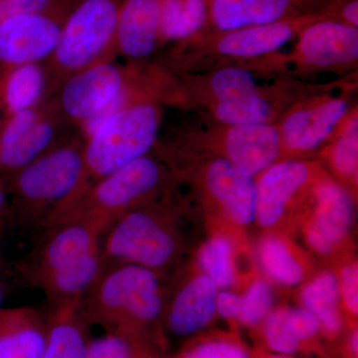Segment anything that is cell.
I'll return each instance as SVG.
<instances>
[{
	"label": "cell",
	"instance_id": "6da1fadb",
	"mask_svg": "<svg viewBox=\"0 0 358 358\" xmlns=\"http://www.w3.org/2000/svg\"><path fill=\"white\" fill-rule=\"evenodd\" d=\"M106 231L93 219L69 216L42 233L28 273L55 308L79 305L102 274Z\"/></svg>",
	"mask_w": 358,
	"mask_h": 358
},
{
	"label": "cell",
	"instance_id": "7a4b0ae2",
	"mask_svg": "<svg viewBox=\"0 0 358 358\" xmlns=\"http://www.w3.org/2000/svg\"><path fill=\"white\" fill-rule=\"evenodd\" d=\"M84 140L59 141L7 183L9 215L20 227L44 232L84 189Z\"/></svg>",
	"mask_w": 358,
	"mask_h": 358
},
{
	"label": "cell",
	"instance_id": "3957f363",
	"mask_svg": "<svg viewBox=\"0 0 358 358\" xmlns=\"http://www.w3.org/2000/svg\"><path fill=\"white\" fill-rule=\"evenodd\" d=\"M78 310L83 319L133 338L164 313L160 274L129 264L106 267Z\"/></svg>",
	"mask_w": 358,
	"mask_h": 358
},
{
	"label": "cell",
	"instance_id": "277c9868",
	"mask_svg": "<svg viewBox=\"0 0 358 358\" xmlns=\"http://www.w3.org/2000/svg\"><path fill=\"white\" fill-rule=\"evenodd\" d=\"M122 0H79L44 65L49 85H60L79 71L113 61L115 30Z\"/></svg>",
	"mask_w": 358,
	"mask_h": 358
},
{
	"label": "cell",
	"instance_id": "5b68a950",
	"mask_svg": "<svg viewBox=\"0 0 358 358\" xmlns=\"http://www.w3.org/2000/svg\"><path fill=\"white\" fill-rule=\"evenodd\" d=\"M159 126L155 101L134 103L106 120L84 141L83 192L99 179L148 155L157 143Z\"/></svg>",
	"mask_w": 358,
	"mask_h": 358
},
{
	"label": "cell",
	"instance_id": "8992f818",
	"mask_svg": "<svg viewBox=\"0 0 358 358\" xmlns=\"http://www.w3.org/2000/svg\"><path fill=\"white\" fill-rule=\"evenodd\" d=\"M178 249L173 218L154 208L152 201L110 224L101 244L105 268L129 264L159 274L176 261Z\"/></svg>",
	"mask_w": 358,
	"mask_h": 358
},
{
	"label": "cell",
	"instance_id": "52a82bcc",
	"mask_svg": "<svg viewBox=\"0 0 358 358\" xmlns=\"http://www.w3.org/2000/svg\"><path fill=\"white\" fill-rule=\"evenodd\" d=\"M166 180L164 166L145 155L88 186L55 222L79 216L94 219L108 229L127 212L152 201Z\"/></svg>",
	"mask_w": 358,
	"mask_h": 358
},
{
	"label": "cell",
	"instance_id": "ba28073f",
	"mask_svg": "<svg viewBox=\"0 0 358 358\" xmlns=\"http://www.w3.org/2000/svg\"><path fill=\"white\" fill-rule=\"evenodd\" d=\"M79 0H54L37 13L13 16L0 23V69L37 64L50 58L63 26Z\"/></svg>",
	"mask_w": 358,
	"mask_h": 358
},
{
	"label": "cell",
	"instance_id": "9c48e42d",
	"mask_svg": "<svg viewBox=\"0 0 358 358\" xmlns=\"http://www.w3.org/2000/svg\"><path fill=\"white\" fill-rule=\"evenodd\" d=\"M65 121L55 100H45L2 122L0 178L7 185L21 169L57 145L61 126Z\"/></svg>",
	"mask_w": 358,
	"mask_h": 358
},
{
	"label": "cell",
	"instance_id": "30bf717a",
	"mask_svg": "<svg viewBox=\"0 0 358 358\" xmlns=\"http://www.w3.org/2000/svg\"><path fill=\"white\" fill-rule=\"evenodd\" d=\"M131 71V66L124 67L113 61L90 66L67 78L54 100L66 121L80 128L119 95Z\"/></svg>",
	"mask_w": 358,
	"mask_h": 358
},
{
	"label": "cell",
	"instance_id": "8fae6325",
	"mask_svg": "<svg viewBox=\"0 0 358 358\" xmlns=\"http://www.w3.org/2000/svg\"><path fill=\"white\" fill-rule=\"evenodd\" d=\"M350 113L343 96H320L300 103L284 115L278 126L282 155H307L331 141Z\"/></svg>",
	"mask_w": 358,
	"mask_h": 358
},
{
	"label": "cell",
	"instance_id": "7c38bea8",
	"mask_svg": "<svg viewBox=\"0 0 358 358\" xmlns=\"http://www.w3.org/2000/svg\"><path fill=\"white\" fill-rule=\"evenodd\" d=\"M324 174L317 164L305 160L275 162L257 176L256 220L263 227L275 226L296 200L313 192Z\"/></svg>",
	"mask_w": 358,
	"mask_h": 358
},
{
	"label": "cell",
	"instance_id": "4fadbf2b",
	"mask_svg": "<svg viewBox=\"0 0 358 358\" xmlns=\"http://www.w3.org/2000/svg\"><path fill=\"white\" fill-rule=\"evenodd\" d=\"M341 0H209L208 25L214 31L268 24L301 16L327 17Z\"/></svg>",
	"mask_w": 358,
	"mask_h": 358
},
{
	"label": "cell",
	"instance_id": "5bb4252c",
	"mask_svg": "<svg viewBox=\"0 0 358 358\" xmlns=\"http://www.w3.org/2000/svg\"><path fill=\"white\" fill-rule=\"evenodd\" d=\"M313 216L305 228L308 246L327 255L348 236L355 219V206L345 187L324 174L313 190Z\"/></svg>",
	"mask_w": 358,
	"mask_h": 358
},
{
	"label": "cell",
	"instance_id": "9a60e30c",
	"mask_svg": "<svg viewBox=\"0 0 358 358\" xmlns=\"http://www.w3.org/2000/svg\"><path fill=\"white\" fill-rule=\"evenodd\" d=\"M324 16H301L268 24L253 25L229 31H214L205 37L207 43L226 57L250 59L275 53L308 25Z\"/></svg>",
	"mask_w": 358,
	"mask_h": 358
},
{
	"label": "cell",
	"instance_id": "2e32d148",
	"mask_svg": "<svg viewBox=\"0 0 358 358\" xmlns=\"http://www.w3.org/2000/svg\"><path fill=\"white\" fill-rule=\"evenodd\" d=\"M298 37L294 55L301 64L326 69L357 61L358 28L341 21L322 18Z\"/></svg>",
	"mask_w": 358,
	"mask_h": 358
},
{
	"label": "cell",
	"instance_id": "e0dca14e",
	"mask_svg": "<svg viewBox=\"0 0 358 358\" xmlns=\"http://www.w3.org/2000/svg\"><path fill=\"white\" fill-rule=\"evenodd\" d=\"M224 159L256 178L282 157L279 128L273 122L225 126L220 133Z\"/></svg>",
	"mask_w": 358,
	"mask_h": 358
},
{
	"label": "cell",
	"instance_id": "ac0fdd59",
	"mask_svg": "<svg viewBox=\"0 0 358 358\" xmlns=\"http://www.w3.org/2000/svg\"><path fill=\"white\" fill-rule=\"evenodd\" d=\"M204 185L211 199L233 223L244 226L256 220V178L241 173L223 157L207 166Z\"/></svg>",
	"mask_w": 358,
	"mask_h": 358
},
{
	"label": "cell",
	"instance_id": "d6986e66",
	"mask_svg": "<svg viewBox=\"0 0 358 358\" xmlns=\"http://www.w3.org/2000/svg\"><path fill=\"white\" fill-rule=\"evenodd\" d=\"M159 45V0H122L115 50L131 60L152 55Z\"/></svg>",
	"mask_w": 358,
	"mask_h": 358
},
{
	"label": "cell",
	"instance_id": "ffe728a7",
	"mask_svg": "<svg viewBox=\"0 0 358 358\" xmlns=\"http://www.w3.org/2000/svg\"><path fill=\"white\" fill-rule=\"evenodd\" d=\"M219 289L203 274L185 282L176 294L166 313L169 331L178 336H189L210 324L216 315Z\"/></svg>",
	"mask_w": 358,
	"mask_h": 358
},
{
	"label": "cell",
	"instance_id": "44dd1931",
	"mask_svg": "<svg viewBox=\"0 0 358 358\" xmlns=\"http://www.w3.org/2000/svg\"><path fill=\"white\" fill-rule=\"evenodd\" d=\"M49 86L48 75L41 63L0 69V124L44 102Z\"/></svg>",
	"mask_w": 358,
	"mask_h": 358
},
{
	"label": "cell",
	"instance_id": "7402d4cb",
	"mask_svg": "<svg viewBox=\"0 0 358 358\" xmlns=\"http://www.w3.org/2000/svg\"><path fill=\"white\" fill-rule=\"evenodd\" d=\"M39 313L31 308L0 310V358H40L47 343Z\"/></svg>",
	"mask_w": 358,
	"mask_h": 358
},
{
	"label": "cell",
	"instance_id": "603a6c76",
	"mask_svg": "<svg viewBox=\"0 0 358 358\" xmlns=\"http://www.w3.org/2000/svg\"><path fill=\"white\" fill-rule=\"evenodd\" d=\"M209 0H159V44L187 41L208 25Z\"/></svg>",
	"mask_w": 358,
	"mask_h": 358
},
{
	"label": "cell",
	"instance_id": "cb8c5ba5",
	"mask_svg": "<svg viewBox=\"0 0 358 358\" xmlns=\"http://www.w3.org/2000/svg\"><path fill=\"white\" fill-rule=\"evenodd\" d=\"M301 300L303 308L317 319L320 331L327 338H336L341 334V294L338 279L334 273L326 271L308 282L301 291Z\"/></svg>",
	"mask_w": 358,
	"mask_h": 358
},
{
	"label": "cell",
	"instance_id": "d4e9b609",
	"mask_svg": "<svg viewBox=\"0 0 358 358\" xmlns=\"http://www.w3.org/2000/svg\"><path fill=\"white\" fill-rule=\"evenodd\" d=\"M78 305L56 307L40 358H86L87 341Z\"/></svg>",
	"mask_w": 358,
	"mask_h": 358
},
{
	"label": "cell",
	"instance_id": "484cf974",
	"mask_svg": "<svg viewBox=\"0 0 358 358\" xmlns=\"http://www.w3.org/2000/svg\"><path fill=\"white\" fill-rule=\"evenodd\" d=\"M327 157L339 180L355 187L357 185L358 171V117L357 110L346 115L336 133L329 141Z\"/></svg>",
	"mask_w": 358,
	"mask_h": 358
},
{
	"label": "cell",
	"instance_id": "4316f807",
	"mask_svg": "<svg viewBox=\"0 0 358 358\" xmlns=\"http://www.w3.org/2000/svg\"><path fill=\"white\" fill-rule=\"evenodd\" d=\"M258 258L264 272L282 286H296L305 279L303 264L282 238L267 236L261 240Z\"/></svg>",
	"mask_w": 358,
	"mask_h": 358
},
{
	"label": "cell",
	"instance_id": "83f0119b",
	"mask_svg": "<svg viewBox=\"0 0 358 358\" xmlns=\"http://www.w3.org/2000/svg\"><path fill=\"white\" fill-rule=\"evenodd\" d=\"M199 262L203 275L211 279L219 289H228L234 285V247L229 238L218 235L208 240L200 249Z\"/></svg>",
	"mask_w": 358,
	"mask_h": 358
},
{
	"label": "cell",
	"instance_id": "f1b7e54d",
	"mask_svg": "<svg viewBox=\"0 0 358 358\" xmlns=\"http://www.w3.org/2000/svg\"><path fill=\"white\" fill-rule=\"evenodd\" d=\"M275 109L267 96L260 94L243 100L215 103L213 115L224 126L272 122Z\"/></svg>",
	"mask_w": 358,
	"mask_h": 358
},
{
	"label": "cell",
	"instance_id": "f546056e",
	"mask_svg": "<svg viewBox=\"0 0 358 358\" xmlns=\"http://www.w3.org/2000/svg\"><path fill=\"white\" fill-rule=\"evenodd\" d=\"M209 89L215 103L243 100L262 94L256 77L249 70L235 66L216 71L209 81Z\"/></svg>",
	"mask_w": 358,
	"mask_h": 358
},
{
	"label": "cell",
	"instance_id": "4dcf8cb0",
	"mask_svg": "<svg viewBox=\"0 0 358 358\" xmlns=\"http://www.w3.org/2000/svg\"><path fill=\"white\" fill-rule=\"evenodd\" d=\"M261 327L265 345L264 350L267 352L293 357L303 350L292 327L289 308H279L272 310Z\"/></svg>",
	"mask_w": 358,
	"mask_h": 358
},
{
	"label": "cell",
	"instance_id": "1f68e13d",
	"mask_svg": "<svg viewBox=\"0 0 358 358\" xmlns=\"http://www.w3.org/2000/svg\"><path fill=\"white\" fill-rule=\"evenodd\" d=\"M274 293L270 285L264 280H257L250 285L246 293L241 296V308L237 322L247 329H255L272 312Z\"/></svg>",
	"mask_w": 358,
	"mask_h": 358
},
{
	"label": "cell",
	"instance_id": "d6a6232c",
	"mask_svg": "<svg viewBox=\"0 0 358 358\" xmlns=\"http://www.w3.org/2000/svg\"><path fill=\"white\" fill-rule=\"evenodd\" d=\"M178 358H253V355L235 338L219 336L197 341Z\"/></svg>",
	"mask_w": 358,
	"mask_h": 358
},
{
	"label": "cell",
	"instance_id": "836d02e7",
	"mask_svg": "<svg viewBox=\"0 0 358 358\" xmlns=\"http://www.w3.org/2000/svg\"><path fill=\"white\" fill-rule=\"evenodd\" d=\"M86 358H136L131 338L110 334L88 343Z\"/></svg>",
	"mask_w": 358,
	"mask_h": 358
},
{
	"label": "cell",
	"instance_id": "e575fe53",
	"mask_svg": "<svg viewBox=\"0 0 358 358\" xmlns=\"http://www.w3.org/2000/svg\"><path fill=\"white\" fill-rule=\"evenodd\" d=\"M341 300L345 310L353 317L358 313V267L357 262L348 264L341 270L338 279Z\"/></svg>",
	"mask_w": 358,
	"mask_h": 358
},
{
	"label": "cell",
	"instance_id": "d590c367",
	"mask_svg": "<svg viewBox=\"0 0 358 358\" xmlns=\"http://www.w3.org/2000/svg\"><path fill=\"white\" fill-rule=\"evenodd\" d=\"M53 1L54 0H0V23L13 16L43 10Z\"/></svg>",
	"mask_w": 358,
	"mask_h": 358
},
{
	"label": "cell",
	"instance_id": "8d00e7d4",
	"mask_svg": "<svg viewBox=\"0 0 358 358\" xmlns=\"http://www.w3.org/2000/svg\"><path fill=\"white\" fill-rule=\"evenodd\" d=\"M241 308V296L227 291L221 289L216 298V312L228 322H237Z\"/></svg>",
	"mask_w": 358,
	"mask_h": 358
},
{
	"label": "cell",
	"instance_id": "74e56055",
	"mask_svg": "<svg viewBox=\"0 0 358 358\" xmlns=\"http://www.w3.org/2000/svg\"><path fill=\"white\" fill-rule=\"evenodd\" d=\"M329 20L341 21L346 24L358 27V0H343L334 9Z\"/></svg>",
	"mask_w": 358,
	"mask_h": 358
},
{
	"label": "cell",
	"instance_id": "f35d334b",
	"mask_svg": "<svg viewBox=\"0 0 358 358\" xmlns=\"http://www.w3.org/2000/svg\"><path fill=\"white\" fill-rule=\"evenodd\" d=\"M9 215V199L7 185L0 178V228Z\"/></svg>",
	"mask_w": 358,
	"mask_h": 358
},
{
	"label": "cell",
	"instance_id": "ab89813d",
	"mask_svg": "<svg viewBox=\"0 0 358 358\" xmlns=\"http://www.w3.org/2000/svg\"><path fill=\"white\" fill-rule=\"evenodd\" d=\"M252 355H253V358H294L291 355H275V353L268 352L263 348L256 350L255 352L252 353Z\"/></svg>",
	"mask_w": 358,
	"mask_h": 358
},
{
	"label": "cell",
	"instance_id": "60d3db41",
	"mask_svg": "<svg viewBox=\"0 0 358 358\" xmlns=\"http://www.w3.org/2000/svg\"><path fill=\"white\" fill-rule=\"evenodd\" d=\"M3 298H4L3 284H2L1 275H0V310H2V303H3Z\"/></svg>",
	"mask_w": 358,
	"mask_h": 358
}]
</instances>
